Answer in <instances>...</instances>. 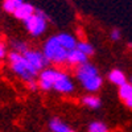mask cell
Wrapping results in <instances>:
<instances>
[{
  "mask_svg": "<svg viewBox=\"0 0 132 132\" xmlns=\"http://www.w3.org/2000/svg\"><path fill=\"white\" fill-rule=\"evenodd\" d=\"M38 89L44 91H57L60 94H71L75 90V85L70 75L57 68H45L37 77Z\"/></svg>",
  "mask_w": 132,
  "mask_h": 132,
  "instance_id": "cell-1",
  "label": "cell"
},
{
  "mask_svg": "<svg viewBox=\"0 0 132 132\" xmlns=\"http://www.w3.org/2000/svg\"><path fill=\"white\" fill-rule=\"evenodd\" d=\"M75 78L90 94L99 91L103 86V77L101 75L98 68L91 62H86L75 68Z\"/></svg>",
  "mask_w": 132,
  "mask_h": 132,
  "instance_id": "cell-2",
  "label": "cell"
},
{
  "mask_svg": "<svg viewBox=\"0 0 132 132\" xmlns=\"http://www.w3.org/2000/svg\"><path fill=\"white\" fill-rule=\"evenodd\" d=\"M7 60H8L11 70H12L19 78L23 79L25 83H28L30 81H35L38 77V73L32 68L30 63L27 61V58L23 54L16 53V52H9Z\"/></svg>",
  "mask_w": 132,
  "mask_h": 132,
  "instance_id": "cell-3",
  "label": "cell"
},
{
  "mask_svg": "<svg viewBox=\"0 0 132 132\" xmlns=\"http://www.w3.org/2000/svg\"><path fill=\"white\" fill-rule=\"evenodd\" d=\"M42 53L45 56L48 63H53V65H65L66 63V58H68L69 50H66L57 38V36H50L42 46Z\"/></svg>",
  "mask_w": 132,
  "mask_h": 132,
  "instance_id": "cell-4",
  "label": "cell"
},
{
  "mask_svg": "<svg viewBox=\"0 0 132 132\" xmlns=\"http://www.w3.org/2000/svg\"><path fill=\"white\" fill-rule=\"evenodd\" d=\"M24 27L30 36L40 37L48 29V16L45 15V12H42L40 9H36V12L28 20L24 21Z\"/></svg>",
  "mask_w": 132,
  "mask_h": 132,
  "instance_id": "cell-5",
  "label": "cell"
},
{
  "mask_svg": "<svg viewBox=\"0 0 132 132\" xmlns=\"http://www.w3.org/2000/svg\"><path fill=\"white\" fill-rule=\"evenodd\" d=\"M23 56L27 58V61L30 63V66L35 69L38 74L46 68L48 65V61L44 56L42 50H36V49H28Z\"/></svg>",
  "mask_w": 132,
  "mask_h": 132,
  "instance_id": "cell-6",
  "label": "cell"
},
{
  "mask_svg": "<svg viewBox=\"0 0 132 132\" xmlns=\"http://www.w3.org/2000/svg\"><path fill=\"white\" fill-rule=\"evenodd\" d=\"M89 62V57L83 54L82 52H79L78 49H73L69 52L68 54V58H66V65L69 66H74V68H78V66Z\"/></svg>",
  "mask_w": 132,
  "mask_h": 132,
  "instance_id": "cell-7",
  "label": "cell"
},
{
  "mask_svg": "<svg viewBox=\"0 0 132 132\" xmlns=\"http://www.w3.org/2000/svg\"><path fill=\"white\" fill-rule=\"evenodd\" d=\"M35 12H36V8L33 7L30 3L24 2L23 4H20V5L16 8V11L13 12V16H15L17 20H20V21H23V23H24V21L28 20Z\"/></svg>",
  "mask_w": 132,
  "mask_h": 132,
  "instance_id": "cell-8",
  "label": "cell"
},
{
  "mask_svg": "<svg viewBox=\"0 0 132 132\" xmlns=\"http://www.w3.org/2000/svg\"><path fill=\"white\" fill-rule=\"evenodd\" d=\"M57 36V38H58V41H60V44L66 49V50H73V49H75L77 48V44H78V40H77V37L75 36H73V35H70V33H65V32H62V33H58V35H56Z\"/></svg>",
  "mask_w": 132,
  "mask_h": 132,
  "instance_id": "cell-9",
  "label": "cell"
},
{
  "mask_svg": "<svg viewBox=\"0 0 132 132\" xmlns=\"http://www.w3.org/2000/svg\"><path fill=\"white\" fill-rule=\"evenodd\" d=\"M107 78H108V81L111 82L112 85H115V86H118V87H120V86H123L124 83H127L128 81H127V75H126V73L122 70V69H112V70H110V73H108V75H107Z\"/></svg>",
  "mask_w": 132,
  "mask_h": 132,
  "instance_id": "cell-10",
  "label": "cell"
},
{
  "mask_svg": "<svg viewBox=\"0 0 132 132\" xmlns=\"http://www.w3.org/2000/svg\"><path fill=\"white\" fill-rule=\"evenodd\" d=\"M82 104L87 108H90V110H98V108H101L102 107V99L99 98L98 95L95 94H89V95H85L82 98Z\"/></svg>",
  "mask_w": 132,
  "mask_h": 132,
  "instance_id": "cell-11",
  "label": "cell"
},
{
  "mask_svg": "<svg viewBox=\"0 0 132 132\" xmlns=\"http://www.w3.org/2000/svg\"><path fill=\"white\" fill-rule=\"evenodd\" d=\"M49 128H50V132H69L71 129L60 118H52L49 120Z\"/></svg>",
  "mask_w": 132,
  "mask_h": 132,
  "instance_id": "cell-12",
  "label": "cell"
},
{
  "mask_svg": "<svg viewBox=\"0 0 132 132\" xmlns=\"http://www.w3.org/2000/svg\"><path fill=\"white\" fill-rule=\"evenodd\" d=\"M77 49H78L79 52H82L83 54H86L87 57H91L93 54L95 53V48L93 46V44L89 42V41H85V40L78 41V44H77Z\"/></svg>",
  "mask_w": 132,
  "mask_h": 132,
  "instance_id": "cell-13",
  "label": "cell"
},
{
  "mask_svg": "<svg viewBox=\"0 0 132 132\" xmlns=\"http://www.w3.org/2000/svg\"><path fill=\"white\" fill-rule=\"evenodd\" d=\"M87 132H110V128L102 120H94L87 127Z\"/></svg>",
  "mask_w": 132,
  "mask_h": 132,
  "instance_id": "cell-14",
  "label": "cell"
},
{
  "mask_svg": "<svg viewBox=\"0 0 132 132\" xmlns=\"http://www.w3.org/2000/svg\"><path fill=\"white\" fill-rule=\"evenodd\" d=\"M118 95H119V98L122 99L123 102L127 101V99L132 95V85H131L129 82H127V83H124L123 86L118 87Z\"/></svg>",
  "mask_w": 132,
  "mask_h": 132,
  "instance_id": "cell-15",
  "label": "cell"
},
{
  "mask_svg": "<svg viewBox=\"0 0 132 132\" xmlns=\"http://www.w3.org/2000/svg\"><path fill=\"white\" fill-rule=\"evenodd\" d=\"M23 3H24V0H4L3 9H4V12L13 15V12L16 11V8H17L20 4H23Z\"/></svg>",
  "mask_w": 132,
  "mask_h": 132,
  "instance_id": "cell-16",
  "label": "cell"
},
{
  "mask_svg": "<svg viewBox=\"0 0 132 132\" xmlns=\"http://www.w3.org/2000/svg\"><path fill=\"white\" fill-rule=\"evenodd\" d=\"M11 46H12V52H16V53H20V54H24L29 49L27 44L24 41H20V40H13L11 42Z\"/></svg>",
  "mask_w": 132,
  "mask_h": 132,
  "instance_id": "cell-17",
  "label": "cell"
},
{
  "mask_svg": "<svg viewBox=\"0 0 132 132\" xmlns=\"http://www.w3.org/2000/svg\"><path fill=\"white\" fill-rule=\"evenodd\" d=\"M120 38H122V30L118 28L111 29V32H110V40L114 42H118V41H120Z\"/></svg>",
  "mask_w": 132,
  "mask_h": 132,
  "instance_id": "cell-18",
  "label": "cell"
},
{
  "mask_svg": "<svg viewBox=\"0 0 132 132\" xmlns=\"http://www.w3.org/2000/svg\"><path fill=\"white\" fill-rule=\"evenodd\" d=\"M8 57V49L5 46V44L0 42V61H3Z\"/></svg>",
  "mask_w": 132,
  "mask_h": 132,
  "instance_id": "cell-19",
  "label": "cell"
},
{
  "mask_svg": "<svg viewBox=\"0 0 132 132\" xmlns=\"http://www.w3.org/2000/svg\"><path fill=\"white\" fill-rule=\"evenodd\" d=\"M124 104H126L127 108H131V110H132V95L127 99V101H124Z\"/></svg>",
  "mask_w": 132,
  "mask_h": 132,
  "instance_id": "cell-20",
  "label": "cell"
},
{
  "mask_svg": "<svg viewBox=\"0 0 132 132\" xmlns=\"http://www.w3.org/2000/svg\"><path fill=\"white\" fill-rule=\"evenodd\" d=\"M128 82H129V83L132 85V77H131V78H129V81H128Z\"/></svg>",
  "mask_w": 132,
  "mask_h": 132,
  "instance_id": "cell-21",
  "label": "cell"
},
{
  "mask_svg": "<svg viewBox=\"0 0 132 132\" xmlns=\"http://www.w3.org/2000/svg\"><path fill=\"white\" fill-rule=\"evenodd\" d=\"M128 45H129V48L132 49V42H129V44H128Z\"/></svg>",
  "mask_w": 132,
  "mask_h": 132,
  "instance_id": "cell-22",
  "label": "cell"
},
{
  "mask_svg": "<svg viewBox=\"0 0 132 132\" xmlns=\"http://www.w3.org/2000/svg\"><path fill=\"white\" fill-rule=\"evenodd\" d=\"M69 132H75V131H74V129H70V131H69Z\"/></svg>",
  "mask_w": 132,
  "mask_h": 132,
  "instance_id": "cell-23",
  "label": "cell"
}]
</instances>
